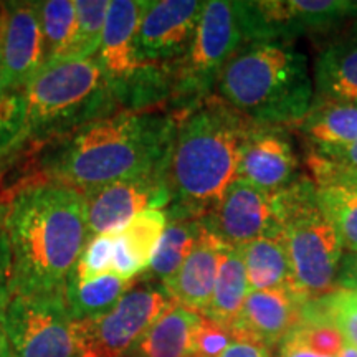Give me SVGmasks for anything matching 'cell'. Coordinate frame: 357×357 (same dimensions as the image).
I'll use <instances>...</instances> for the list:
<instances>
[{"mask_svg": "<svg viewBox=\"0 0 357 357\" xmlns=\"http://www.w3.org/2000/svg\"><path fill=\"white\" fill-rule=\"evenodd\" d=\"M13 294L65 293L89 242L84 195L61 182L22 189L3 213Z\"/></svg>", "mask_w": 357, "mask_h": 357, "instance_id": "1", "label": "cell"}, {"mask_svg": "<svg viewBox=\"0 0 357 357\" xmlns=\"http://www.w3.org/2000/svg\"><path fill=\"white\" fill-rule=\"evenodd\" d=\"M178 114L123 111L84 124L53 155L56 182L79 192L147 176L166 177Z\"/></svg>", "mask_w": 357, "mask_h": 357, "instance_id": "2", "label": "cell"}, {"mask_svg": "<svg viewBox=\"0 0 357 357\" xmlns=\"http://www.w3.org/2000/svg\"><path fill=\"white\" fill-rule=\"evenodd\" d=\"M252 121L222 100H204L178 114L166 184L167 215H208L236 181Z\"/></svg>", "mask_w": 357, "mask_h": 357, "instance_id": "3", "label": "cell"}, {"mask_svg": "<svg viewBox=\"0 0 357 357\" xmlns=\"http://www.w3.org/2000/svg\"><path fill=\"white\" fill-rule=\"evenodd\" d=\"M217 91L236 113L263 126L298 124L314 100L306 55L284 42L243 47L222 70Z\"/></svg>", "mask_w": 357, "mask_h": 357, "instance_id": "4", "label": "cell"}, {"mask_svg": "<svg viewBox=\"0 0 357 357\" xmlns=\"http://www.w3.org/2000/svg\"><path fill=\"white\" fill-rule=\"evenodd\" d=\"M25 136H52L75 131L113 114L116 101L100 58L47 61L24 88Z\"/></svg>", "mask_w": 357, "mask_h": 357, "instance_id": "5", "label": "cell"}, {"mask_svg": "<svg viewBox=\"0 0 357 357\" xmlns=\"http://www.w3.org/2000/svg\"><path fill=\"white\" fill-rule=\"evenodd\" d=\"M255 2H205L189 52L172 65V98L185 108L207 100L225 65L250 43H258Z\"/></svg>", "mask_w": 357, "mask_h": 357, "instance_id": "6", "label": "cell"}, {"mask_svg": "<svg viewBox=\"0 0 357 357\" xmlns=\"http://www.w3.org/2000/svg\"><path fill=\"white\" fill-rule=\"evenodd\" d=\"M288 211L281 242L291 261L294 289L305 301L336 288L342 242L316 200V184L300 178L287 187Z\"/></svg>", "mask_w": 357, "mask_h": 357, "instance_id": "7", "label": "cell"}, {"mask_svg": "<svg viewBox=\"0 0 357 357\" xmlns=\"http://www.w3.org/2000/svg\"><path fill=\"white\" fill-rule=\"evenodd\" d=\"M2 326L13 357H82L65 293L12 294Z\"/></svg>", "mask_w": 357, "mask_h": 357, "instance_id": "8", "label": "cell"}, {"mask_svg": "<svg viewBox=\"0 0 357 357\" xmlns=\"http://www.w3.org/2000/svg\"><path fill=\"white\" fill-rule=\"evenodd\" d=\"M174 305L162 284L128 289L111 311L77 321L82 357H128L147 329Z\"/></svg>", "mask_w": 357, "mask_h": 357, "instance_id": "9", "label": "cell"}, {"mask_svg": "<svg viewBox=\"0 0 357 357\" xmlns=\"http://www.w3.org/2000/svg\"><path fill=\"white\" fill-rule=\"evenodd\" d=\"M287 211V189L271 194L235 181L202 222L223 243L240 248L258 238H281Z\"/></svg>", "mask_w": 357, "mask_h": 357, "instance_id": "10", "label": "cell"}, {"mask_svg": "<svg viewBox=\"0 0 357 357\" xmlns=\"http://www.w3.org/2000/svg\"><path fill=\"white\" fill-rule=\"evenodd\" d=\"M205 2L149 0L136 35V53L142 63L174 65L194 42Z\"/></svg>", "mask_w": 357, "mask_h": 357, "instance_id": "11", "label": "cell"}, {"mask_svg": "<svg viewBox=\"0 0 357 357\" xmlns=\"http://www.w3.org/2000/svg\"><path fill=\"white\" fill-rule=\"evenodd\" d=\"M260 42L291 43L311 33L341 29L357 20V2L349 0H265L255 2Z\"/></svg>", "mask_w": 357, "mask_h": 357, "instance_id": "12", "label": "cell"}, {"mask_svg": "<svg viewBox=\"0 0 357 357\" xmlns=\"http://www.w3.org/2000/svg\"><path fill=\"white\" fill-rule=\"evenodd\" d=\"M83 195L89 238L123 230L141 212L160 211L171 204L166 177L162 176L113 182L83 192Z\"/></svg>", "mask_w": 357, "mask_h": 357, "instance_id": "13", "label": "cell"}, {"mask_svg": "<svg viewBox=\"0 0 357 357\" xmlns=\"http://www.w3.org/2000/svg\"><path fill=\"white\" fill-rule=\"evenodd\" d=\"M0 70L3 88L24 89L45 65L40 2H3Z\"/></svg>", "mask_w": 357, "mask_h": 357, "instance_id": "14", "label": "cell"}, {"mask_svg": "<svg viewBox=\"0 0 357 357\" xmlns=\"http://www.w3.org/2000/svg\"><path fill=\"white\" fill-rule=\"evenodd\" d=\"M298 174L300 159L284 126L252 123L240 153L236 181L275 194L300 181Z\"/></svg>", "mask_w": 357, "mask_h": 357, "instance_id": "15", "label": "cell"}, {"mask_svg": "<svg viewBox=\"0 0 357 357\" xmlns=\"http://www.w3.org/2000/svg\"><path fill=\"white\" fill-rule=\"evenodd\" d=\"M305 300L291 289L250 291L230 326L235 341H248L266 349L280 346L300 319Z\"/></svg>", "mask_w": 357, "mask_h": 357, "instance_id": "16", "label": "cell"}, {"mask_svg": "<svg viewBox=\"0 0 357 357\" xmlns=\"http://www.w3.org/2000/svg\"><path fill=\"white\" fill-rule=\"evenodd\" d=\"M149 0H111L100 48V61L105 66L118 101V93L147 63L137 58L136 35L142 13Z\"/></svg>", "mask_w": 357, "mask_h": 357, "instance_id": "17", "label": "cell"}, {"mask_svg": "<svg viewBox=\"0 0 357 357\" xmlns=\"http://www.w3.org/2000/svg\"><path fill=\"white\" fill-rule=\"evenodd\" d=\"M227 245L204 225L197 245L162 287L176 305L204 314L215 287L218 258Z\"/></svg>", "mask_w": 357, "mask_h": 357, "instance_id": "18", "label": "cell"}, {"mask_svg": "<svg viewBox=\"0 0 357 357\" xmlns=\"http://www.w3.org/2000/svg\"><path fill=\"white\" fill-rule=\"evenodd\" d=\"M312 101L357 102V25L323 48L314 63Z\"/></svg>", "mask_w": 357, "mask_h": 357, "instance_id": "19", "label": "cell"}, {"mask_svg": "<svg viewBox=\"0 0 357 357\" xmlns=\"http://www.w3.org/2000/svg\"><path fill=\"white\" fill-rule=\"evenodd\" d=\"M298 128L311 153L349 146L357 141V102L312 101Z\"/></svg>", "mask_w": 357, "mask_h": 357, "instance_id": "20", "label": "cell"}, {"mask_svg": "<svg viewBox=\"0 0 357 357\" xmlns=\"http://www.w3.org/2000/svg\"><path fill=\"white\" fill-rule=\"evenodd\" d=\"M202 314L174 305L147 329L128 357H192Z\"/></svg>", "mask_w": 357, "mask_h": 357, "instance_id": "21", "label": "cell"}, {"mask_svg": "<svg viewBox=\"0 0 357 357\" xmlns=\"http://www.w3.org/2000/svg\"><path fill=\"white\" fill-rule=\"evenodd\" d=\"M238 250L247 271L250 291L291 289L296 293L291 261L281 238H258Z\"/></svg>", "mask_w": 357, "mask_h": 357, "instance_id": "22", "label": "cell"}, {"mask_svg": "<svg viewBox=\"0 0 357 357\" xmlns=\"http://www.w3.org/2000/svg\"><path fill=\"white\" fill-rule=\"evenodd\" d=\"M248 293L247 271H245L240 250L227 245L218 258L215 287H213L211 303L202 316L230 329Z\"/></svg>", "mask_w": 357, "mask_h": 357, "instance_id": "23", "label": "cell"}, {"mask_svg": "<svg viewBox=\"0 0 357 357\" xmlns=\"http://www.w3.org/2000/svg\"><path fill=\"white\" fill-rule=\"evenodd\" d=\"M129 284L131 281H124L116 275L82 281L70 273L65 287V300L71 318L75 321L91 319L111 311L128 291Z\"/></svg>", "mask_w": 357, "mask_h": 357, "instance_id": "24", "label": "cell"}, {"mask_svg": "<svg viewBox=\"0 0 357 357\" xmlns=\"http://www.w3.org/2000/svg\"><path fill=\"white\" fill-rule=\"evenodd\" d=\"M167 225L149 265V271L160 283L176 273L197 245L204 231L202 218L167 215Z\"/></svg>", "mask_w": 357, "mask_h": 357, "instance_id": "25", "label": "cell"}, {"mask_svg": "<svg viewBox=\"0 0 357 357\" xmlns=\"http://www.w3.org/2000/svg\"><path fill=\"white\" fill-rule=\"evenodd\" d=\"M45 63L70 58L77 42L78 19L73 0L40 2Z\"/></svg>", "mask_w": 357, "mask_h": 357, "instance_id": "26", "label": "cell"}, {"mask_svg": "<svg viewBox=\"0 0 357 357\" xmlns=\"http://www.w3.org/2000/svg\"><path fill=\"white\" fill-rule=\"evenodd\" d=\"M319 208L347 252H357V185H316Z\"/></svg>", "mask_w": 357, "mask_h": 357, "instance_id": "27", "label": "cell"}, {"mask_svg": "<svg viewBox=\"0 0 357 357\" xmlns=\"http://www.w3.org/2000/svg\"><path fill=\"white\" fill-rule=\"evenodd\" d=\"M166 212L151 208V211L141 212L123 230H119V235H121L129 252L132 253L137 263L144 268V271L153 261L155 248H158L160 236L166 230Z\"/></svg>", "mask_w": 357, "mask_h": 357, "instance_id": "28", "label": "cell"}, {"mask_svg": "<svg viewBox=\"0 0 357 357\" xmlns=\"http://www.w3.org/2000/svg\"><path fill=\"white\" fill-rule=\"evenodd\" d=\"M306 160L316 185H357V141L339 149L310 153Z\"/></svg>", "mask_w": 357, "mask_h": 357, "instance_id": "29", "label": "cell"}, {"mask_svg": "<svg viewBox=\"0 0 357 357\" xmlns=\"http://www.w3.org/2000/svg\"><path fill=\"white\" fill-rule=\"evenodd\" d=\"M78 33L70 58L88 60L100 52L109 0H75Z\"/></svg>", "mask_w": 357, "mask_h": 357, "instance_id": "30", "label": "cell"}, {"mask_svg": "<svg viewBox=\"0 0 357 357\" xmlns=\"http://www.w3.org/2000/svg\"><path fill=\"white\" fill-rule=\"evenodd\" d=\"M310 306L331 319L344 336L346 342L357 349V293L349 289H334L324 296L310 300Z\"/></svg>", "mask_w": 357, "mask_h": 357, "instance_id": "31", "label": "cell"}, {"mask_svg": "<svg viewBox=\"0 0 357 357\" xmlns=\"http://www.w3.org/2000/svg\"><path fill=\"white\" fill-rule=\"evenodd\" d=\"M116 234L118 231H109V234L91 236L83 250L82 257H79L77 266H75V270L71 273L82 281L111 275Z\"/></svg>", "mask_w": 357, "mask_h": 357, "instance_id": "32", "label": "cell"}, {"mask_svg": "<svg viewBox=\"0 0 357 357\" xmlns=\"http://www.w3.org/2000/svg\"><path fill=\"white\" fill-rule=\"evenodd\" d=\"M26 102L24 89H6L0 95V151L24 139Z\"/></svg>", "mask_w": 357, "mask_h": 357, "instance_id": "33", "label": "cell"}, {"mask_svg": "<svg viewBox=\"0 0 357 357\" xmlns=\"http://www.w3.org/2000/svg\"><path fill=\"white\" fill-rule=\"evenodd\" d=\"M235 341L227 326L204 318L192 341V357H220L223 351Z\"/></svg>", "mask_w": 357, "mask_h": 357, "instance_id": "34", "label": "cell"}, {"mask_svg": "<svg viewBox=\"0 0 357 357\" xmlns=\"http://www.w3.org/2000/svg\"><path fill=\"white\" fill-rule=\"evenodd\" d=\"M3 213L6 211L0 208V326L3 323V314L13 294L12 253L8 247L6 227H3Z\"/></svg>", "mask_w": 357, "mask_h": 357, "instance_id": "35", "label": "cell"}, {"mask_svg": "<svg viewBox=\"0 0 357 357\" xmlns=\"http://www.w3.org/2000/svg\"><path fill=\"white\" fill-rule=\"evenodd\" d=\"M336 289L357 291V252H346L336 276Z\"/></svg>", "mask_w": 357, "mask_h": 357, "instance_id": "36", "label": "cell"}, {"mask_svg": "<svg viewBox=\"0 0 357 357\" xmlns=\"http://www.w3.org/2000/svg\"><path fill=\"white\" fill-rule=\"evenodd\" d=\"M220 357H271V352L255 342L234 341Z\"/></svg>", "mask_w": 357, "mask_h": 357, "instance_id": "37", "label": "cell"}, {"mask_svg": "<svg viewBox=\"0 0 357 357\" xmlns=\"http://www.w3.org/2000/svg\"><path fill=\"white\" fill-rule=\"evenodd\" d=\"M278 351L280 357H329L310 349L305 342H301L300 339L294 337L293 334H288V336L280 342Z\"/></svg>", "mask_w": 357, "mask_h": 357, "instance_id": "38", "label": "cell"}, {"mask_svg": "<svg viewBox=\"0 0 357 357\" xmlns=\"http://www.w3.org/2000/svg\"><path fill=\"white\" fill-rule=\"evenodd\" d=\"M0 357H13L10 346H8L7 336L3 333V326H0Z\"/></svg>", "mask_w": 357, "mask_h": 357, "instance_id": "39", "label": "cell"}, {"mask_svg": "<svg viewBox=\"0 0 357 357\" xmlns=\"http://www.w3.org/2000/svg\"><path fill=\"white\" fill-rule=\"evenodd\" d=\"M337 357H357V349L354 346H351L349 342H344V346H342Z\"/></svg>", "mask_w": 357, "mask_h": 357, "instance_id": "40", "label": "cell"}, {"mask_svg": "<svg viewBox=\"0 0 357 357\" xmlns=\"http://www.w3.org/2000/svg\"><path fill=\"white\" fill-rule=\"evenodd\" d=\"M3 91V78H2V70H0V95Z\"/></svg>", "mask_w": 357, "mask_h": 357, "instance_id": "41", "label": "cell"}, {"mask_svg": "<svg viewBox=\"0 0 357 357\" xmlns=\"http://www.w3.org/2000/svg\"><path fill=\"white\" fill-rule=\"evenodd\" d=\"M0 20H2V6H0Z\"/></svg>", "mask_w": 357, "mask_h": 357, "instance_id": "42", "label": "cell"}, {"mask_svg": "<svg viewBox=\"0 0 357 357\" xmlns=\"http://www.w3.org/2000/svg\"><path fill=\"white\" fill-rule=\"evenodd\" d=\"M356 293H357V291H356Z\"/></svg>", "mask_w": 357, "mask_h": 357, "instance_id": "43", "label": "cell"}]
</instances>
